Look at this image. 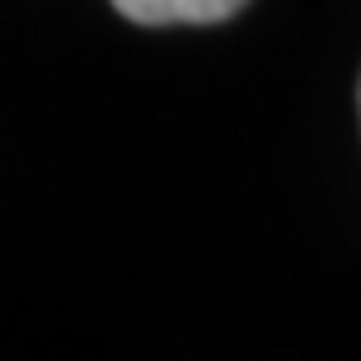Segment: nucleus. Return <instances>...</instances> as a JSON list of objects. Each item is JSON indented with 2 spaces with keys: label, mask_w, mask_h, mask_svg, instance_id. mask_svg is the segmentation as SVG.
Wrapping results in <instances>:
<instances>
[{
  "label": "nucleus",
  "mask_w": 361,
  "mask_h": 361,
  "mask_svg": "<svg viewBox=\"0 0 361 361\" xmlns=\"http://www.w3.org/2000/svg\"><path fill=\"white\" fill-rule=\"evenodd\" d=\"M249 0H113V10L132 24L169 28V24H221L240 14Z\"/></svg>",
  "instance_id": "1"
},
{
  "label": "nucleus",
  "mask_w": 361,
  "mask_h": 361,
  "mask_svg": "<svg viewBox=\"0 0 361 361\" xmlns=\"http://www.w3.org/2000/svg\"><path fill=\"white\" fill-rule=\"evenodd\" d=\"M357 113H361V85H357Z\"/></svg>",
  "instance_id": "2"
}]
</instances>
